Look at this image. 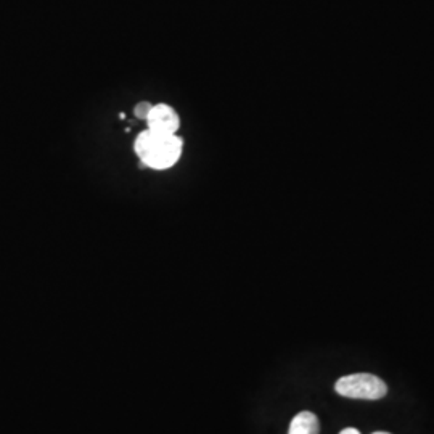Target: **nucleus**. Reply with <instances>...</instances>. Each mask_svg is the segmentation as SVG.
<instances>
[{
  "instance_id": "nucleus-6",
  "label": "nucleus",
  "mask_w": 434,
  "mask_h": 434,
  "mask_svg": "<svg viewBox=\"0 0 434 434\" xmlns=\"http://www.w3.org/2000/svg\"><path fill=\"white\" fill-rule=\"evenodd\" d=\"M339 434H360V431L355 430V428H346V430H343Z\"/></svg>"
},
{
  "instance_id": "nucleus-1",
  "label": "nucleus",
  "mask_w": 434,
  "mask_h": 434,
  "mask_svg": "<svg viewBox=\"0 0 434 434\" xmlns=\"http://www.w3.org/2000/svg\"><path fill=\"white\" fill-rule=\"evenodd\" d=\"M134 150L142 164L153 169H168L177 163L182 153V140L174 134H163L147 129L137 137Z\"/></svg>"
},
{
  "instance_id": "nucleus-3",
  "label": "nucleus",
  "mask_w": 434,
  "mask_h": 434,
  "mask_svg": "<svg viewBox=\"0 0 434 434\" xmlns=\"http://www.w3.org/2000/svg\"><path fill=\"white\" fill-rule=\"evenodd\" d=\"M179 123L180 121L177 113L168 105L153 107L147 118L148 129L155 132H163V134H175V130L179 129Z\"/></svg>"
},
{
  "instance_id": "nucleus-5",
  "label": "nucleus",
  "mask_w": 434,
  "mask_h": 434,
  "mask_svg": "<svg viewBox=\"0 0 434 434\" xmlns=\"http://www.w3.org/2000/svg\"><path fill=\"white\" fill-rule=\"evenodd\" d=\"M151 108H153L151 103L142 102V103H139V105H137V107L134 108V114H135V116L139 118V119H145V121H147L148 114H150V111H151Z\"/></svg>"
},
{
  "instance_id": "nucleus-4",
  "label": "nucleus",
  "mask_w": 434,
  "mask_h": 434,
  "mask_svg": "<svg viewBox=\"0 0 434 434\" xmlns=\"http://www.w3.org/2000/svg\"><path fill=\"white\" fill-rule=\"evenodd\" d=\"M320 425L312 412H301L290 423L288 434H318Z\"/></svg>"
},
{
  "instance_id": "nucleus-7",
  "label": "nucleus",
  "mask_w": 434,
  "mask_h": 434,
  "mask_svg": "<svg viewBox=\"0 0 434 434\" xmlns=\"http://www.w3.org/2000/svg\"><path fill=\"white\" fill-rule=\"evenodd\" d=\"M373 434H391V433H386V431H377V433H373Z\"/></svg>"
},
{
  "instance_id": "nucleus-2",
  "label": "nucleus",
  "mask_w": 434,
  "mask_h": 434,
  "mask_svg": "<svg viewBox=\"0 0 434 434\" xmlns=\"http://www.w3.org/2000/svg\"><path fill=\"white\" fill-rule=\"evenodd\" d=\"M334 391L343 398L377 400L386 395V383L370 373H354L339 378L334 384Z\"/></svg>"
}]
</instances>
